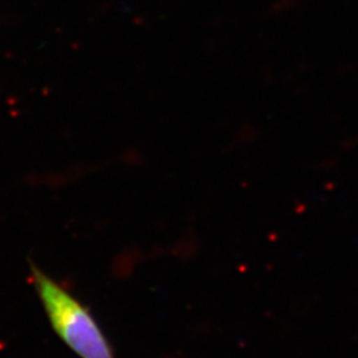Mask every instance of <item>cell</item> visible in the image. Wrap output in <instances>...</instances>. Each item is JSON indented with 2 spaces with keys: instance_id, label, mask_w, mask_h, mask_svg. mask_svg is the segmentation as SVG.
<instances>
[{
  "instance_id": "1",
  "label": "cell",
  "mask_w": 358,
  "mask_h": 358,
  "mask_svg": "<svg viewBox=\"0 0 358 358\" xmlns=\"http://www.w3.org/2000/svg\"><path fill=\"white\" fill-rule=\"evenodd\" d=\"M29 280L52 331L78 358H115L109 338L90 308L28 260Z\"/></svg>"
}]
</instances>
